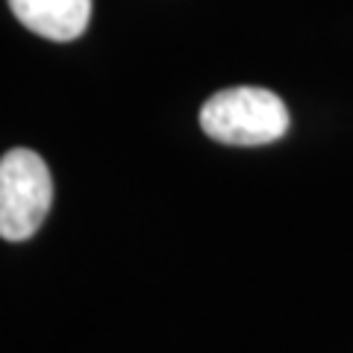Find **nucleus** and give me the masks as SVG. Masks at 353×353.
I'll use <instances>...</instances> for the list:
<instances>
[{
    "instance_id": "obj_1",
    "label": "nucleus",
    "mask_w": 353,
    "mask_h": 353,
    "mask_svg": "<svg viewBox=\"0 0 353 353\" xmlns=\"http://www.w3.org/2000/svg\"><path fill=\"white\" fill-rule=\"evenodd\" d=\"M289 109L274 92L236 85L212 94L201 106V127L209 139L233 148H259L289 132Z\"/></svg>"
},
{
    "instance_id": "obj_2",
    "label": "nucleus",
    "mask_w": 353,
    "mask_h": 353,
    "mask_svg": "<svg viewBox=\"0 0 353 353\" xmlns=\"http://www.w3.org/2000/svg\"><path fill=\"white\" fill-rule=\"evenodd\" d=\"M53 203V180L36 150L12 148L0 157V239L27 241Z\"/></svg>"
},
{
    "instance_id": "obj_3",
    "label": "nucleus",
    "mask_w": 353,
    "mask_h": 353,
    "mask_svg": "<svg viewBox=\"0 0 353 353\" xmlns=\"http://www.w3.org/2000/svg\"><path fill=\"white\" fill-rule=\"evenodd\" d=\"M9 6L30 32L50 41L80 39L92 18V0H9Z\"/></svg>"
}]
</instances>
